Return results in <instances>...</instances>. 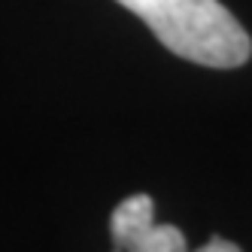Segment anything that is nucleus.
<instances>
[{
	"label": "nucleus",
	"instance_id": "7ed1b4c3",
	"mask_svg": "<svg viewBox=\"0 0 252 252\" xmlns=\"http://www.w3.org/2000/svg\"><path fill=\"white\" fill-rule=\"evenodd\" d=\"M194 252H243L234 240H225V237H210L201 249H194Z\"/></svg>",
	"mask_w": 252,
	"mask_h": 252
},
{
	"label": "nucleus",
	"instance_id": "f257e3e1",
	"mask_svg": "<svg viewBox=\"0 0 252 252\" xmlns=\"http://www.w3.org/2000/svg\"><path fill=\"white\" fill-rule=\"evenodd\" d=\"M158 37L176 58L231 70L252 58L249 31L219 0H116Z\"/></svg>",
	"mask_w": 252,
	"mask_h": 252
},
{
	"label": "nucleus",
	"instance_id": "f03ea898",
	"mask_svg": "<svg viewBox=\"0 0 252 252\" xmlns=\"http://www.w3.org/2000/svg\"><path fill=\"white\" fill-rule=\"evenodd\" d=\"M113 252H189L186 234L176 225L155 222L152 194H131L110 216Z\"/></svg>",
	"mask_w": 252,
	"mask_h": 252
}]
</instances>
